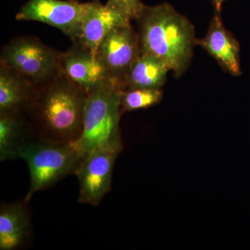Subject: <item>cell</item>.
Here are the masks:
<instances>
[{
  "label": "cell",
  "instance_id": "cell-1",
  "mask_svg": "<svg viewBox=\"0 0 250 250\" xmlns=\"http://www.w3.org/2000/svg\"><path fill=\"white\" fill-rule=\"evenodd\" d=\"M136 21L141 54L160 59L176 78L182 76L191 63L196 46L195 27L188 18L172 5L162 3L145 4Z\"/></svg>",
  "mask_w": 250,
  "mask_h": 250
},
{
  "label": "cell",
  "instance_id": "cell-2",
  "mask_svg": "<svg viewBox=\"0 0 250 250\" xmlns=\"http://www.w3.org/2000/svg\"><path fill=\"white\" fill-rule=\"evenodd\" d=\"M87 98L62 72L38 87L26 112L38 138L65 142L78 139Z\"/></svg>",
  "mask_w": 250,
  "mask_h": 250
},
{
  "label": "cell",
  "instance_id": "cell-3",
  "mask_svg": "<svg viewBox=\"0 0 250 250\" xmlns=\"http://www.w3.org/2000/svg\"><path fill=\"white\" fill-rule=\"evenodd\" d=\"M122 88L111 82L88 95L83 127L77 147L83 156L108 147L123 146L121 128Z\"/></svg>",
  "mask_w": 250,
  "mask_h": 250
},
{
  "label": "cell",
  "instance_id": "cell-4",
  "mask_svg": "<svg viewBox=\"0 0 250 250\" xmlns=\"http://www.w3.org/2000/svg\"><path fill=\"white\" fill-rule=\"evenodd\" d=\"M75 141H52L38 138L22 149L19 159L27 163L30 187L24 201L36 192L52 187L64 177L75 174L85 159Z\"/></svg>",
  "mask_w": 250,
  "mask_h": 250
},
{
  "label": "cell",
  "instance_id": "cell-5",
  "mask_svg": "<svg viewBox=\"0 0 250 250\" xmlns=\"http://www.w3.org/2000/svg\"><path fill=\"white\" fill-rule=\"evenodd\" d=\"M62 54L34 36H17L1 49L0 63L40 86L62 72Z\"/></svg>",
  "mask_w": 250,
  "mask_h": 250
},
{
  "label": "cell",
  "instance_id": "cell-6",
  "mask_svg": "<svg viewBox=\"0 0 250 250\" xmlns=\"http://www.w3.org/2000/svg\"><path fill=\"white\" fill-rule=\"evenodd\" d=\"M92 3L77 0H29L16 15L19 21H37L57 28L72 42L80 37Z\"/></svg>",
  "mask_w": 250,
  "mask_h": 250
},
{
  "label": "cell",
  "instance_id": "cell-7",
  "mask_svg": "<svg viewBox=\"0 0 250 250\" xmlns=\"http://www.w3.org/2000/svg\"><path fill=\"white\" fill-rule=\"evenodd\" d=\"M123 147L104 148L85 156L75 173L80 184L81 204L97 207L110 191L115 164Z\"/></svg>",
  "mask_w": 250,
  "mask_h": 250
},
{
  "label": "cell",
  "instance_id": "cell-8",
  "mask_svg": "<svg viewBox=\"0 0 250 250\" xmlns=\"http://www.w3.org/2000/svg\"><path fill=\"white\" fill-rule=\"evenodd\" d=\"M141 54L139 36L131 23L114 28L102 41L96 56L123 90L126 74Z\"/></svg>",
  "mask_w": 250,
  "mask_h": 250
},
{
  "label": "cell",
  "instance_id": "cell-9",
  "mask_svg": "<svg viewBox=\"0 0 250 250\" xmlns=\"http://www.w3.org/2000/svg\"><path fill=\"white\" fill-rule=\"evenodd\" d=\"M61 65L62 72L87 95L116 82L96 54L77 41L62 52Z\"/></svg>",
  "mask_w": 250,
  "mask_h": 250
},
{
  "label": "cell",
  "instance_id": "cell-10",
  "mask_svg": "<svg viewBox=\"0 0 250 250\" xmlns=\"http://www.w3.org/2000/svg\"><path fill=\"white\" fill-rule=\"evenodd\" d=\"M222 9H215L205 37L195 41L216 61L224 71L234 77L241 75L240 44L224 26Z\"/></svg>",
  "mask_w": 250,
  "mask_h": 250
},
{
  "label": "cell",
  "instance_id": "cell-11",
  "mask_svg": "<svg viewBox=\"0 0 250 250\" xmlns=\"http://www.w3.org/2000/svg\"><path fill=\"white\" fill-rule=\"evenodd\" d=\"M38 87L14 69L0 63V113L26 114Z\"/></svg>",
  "mask_w": 250,
  "mask_h": 250
},
{
  "label": "cell",
  "instance_id": "cell-12",
  "mask_svg": "<svg viewBox=\"0 0 250 250\" xmlns=\"http://www.w3.org/2000/svg\"><path fill=\"white\" fill-rule=\"evenodd\" d=\"M131 22V20L116 10L99 1H93L76 41L96 54L102 41L114 28Z\"/></svg>",
  "mask_w": 250,
  "mask_h": 250
},
{
  "label": "cell",
  "instance_id": "cell-13",
  "mask_svg": "<svg viewBox=\"0 0 250 250\" xmlns=\"http://www.w3.org/2000/svg\"><path fill=\"white\" fill-rule=\"evenodd\" d=\"M25 113H0V160L19 159L20 154L34 141V127Z\"/></svg>",
  "mask_w": 250,
  "mask_h": 250
},
{
  "label": "cell",
  "instance_id": "cell-14",
  "mask_svg": "<svg viewBox=\"0 0 250 250\" xmlns=\"http://www.w3.org/2000/svg\"><path fill=\"white\" fill-rule=\"evenodd\" d=\"M25 201L4 204L0 209V250H14L24 244L30 231Z\"/></svg>",
  "mask_w": 250,
  "mask_h": 250
},
{
  "label": "cell",
  "instance_id": "cell-15",
  "mask_svg": "<svg viewBox=\"0 0 250 250\" xmlns=\"http://www.w3.org/2000/svg\"><path fill=\"white\" fill-rule=\"evenodd\" d=\"M168 67L160 59L141 54L131 65L123 82V90L134 88H161L166 82Z\"/></svg>",
  "mask_w": 250,
  "mask_h": 250
},
{
  "label": "cell",
  "instance_id": "cell-16",
  "mask_svg": "<svg viewBox=\"0 0 250 250\" xmlns=\"http://www.w3.org/2000/svg\"><path fill=\"white\" fill-rule=\"evenodd\" d=\"M164 93L161 88H134L122 90V111H134L152 107L162 100Z\"/></svg>",
  "mask_w": 250,
  "mask_h": 250
},
{
  "label": "cell",
  "instance_id": "cell-17",
  "mask_svg": "<svg viewBox=\"0 0 250 250\" xmlns=\"http://www.w3.org/2000/svg\"><path fill=\"white\" fill-rule=\"evenodd\" d=\"M106 6L125 15L132 21H136L144 7L142 0H108Z\"/></svg>",
  "mask_w": 250,
  "mask_h": 250
},
{
  "label": "cell",
  "instance_id": "cell-18",
  "mask_svg": "<svg viewBox=\"0 0 250 250\" xmlns=\"http://www.w3.org/2000/svg\"><path fill=\"white\" fill-rule=\"evenodd\" d=\"M214 4V8L215 9H222V5L224 1L226 0H211Z\"/></svg>",
  "mask_w": 250,
  "mask_h": 250
}]
</instances>
